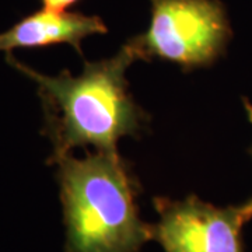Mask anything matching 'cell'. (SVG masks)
Returning a JSON list of instances; mask_svg holds the SVG:
<instances>
[{
    "label": "cell",
    "mask_w": 252,
    "mask_h": 252,
    "mask_svg": "<svg viewBox=\"0 0 252 252\" xmlns=\"http://www.w3.org/2000/svg\"><path fill=\"white\" fill-rule=\"evenodd\" d=\"M6 61L38 86L45 121L42 133L54 146L48 164L76 147L115 153L121 137L137 136L149 121L127 90L126 69L137 61L127 44L114 58L86 62L79 76L66 70L45 76L11 54H6Z\"/></svg>",
    "instance_id": "6da1fadb"
},
{
    "label": "cell",
    "mask_w": 252,
    "mask_h": 252,
    "mask_svg": "<svg viewBox=\"0 0 252 252\" xmlns=\"http://www.w3.org/2000/svg\"><path fill=\"white\" fill-rule=\"evenodd\" d=\"M58 165L66 252H139L153 240L152 224L139 216L140 182L118 152L87 153L79 160L72 154Z\"/></svg>",
    "instance_id": "7a4b0ae2"
},
{
    "label": "cell",
    "mask_w": 252,
    "mask_h": 252,
    "mask_svg": "<svg viewBox=\"0 0 252 252\" xmlns=\"http://www.w3.org/2000/svg\"><path fill=\"white\" fill-rule=\"evenodd\" d=\"M150 4L147 31L126 42L137 61L158 58L187 73L209 67L225 54L233 31L220 0H150Z\"/></svg>",
    "instance_id": "3957f363"
},
{
    "label": "cell",
    "mask_w": 252,
    "mask_h": 252,
    "mask_svg": "<svg viewBox=\"0 0 252 252\" xmlns=\"http://www.w3.org/2000/svg\"><path fill=\"white\" fill-rule=\"evenodd\" d=\"M158 223L153 240L165 252H245L243 227L248 223L243 206L219 207L196 195L182 200L154 198Z\"/></svg>",
    "instance_id": "277c9868"
},
{
    "label": "cell",
    "mask_w": 252,
    "mask_h": 252,
    "mask_svg": "<svg viewBox=\"0 0 252 252\" xmlns=\"http://www.w3.org/2000/svg\"><path fill=\"white\" fill-rule=\"evenodd\" d=\"M108 27L98 16L42 9L0 32V52L67 44L83 55L81 42L87 36L107 34Z\"/></svg>",
    "instance_id": "5b68a950"
},
{
    "label": "cell",
    "mask_w": 252,
    "mask_h": 252,
    "mask_svg": "<svg viewBox=\"0 0 252 252\" xmlns=\"http://www.w3.org/2000/svg\"><path fill=\"white\" fill-rule=\"evenodd\" d=\"M41 1L44 9L54 10V11H67L80 0H41Z\"/></svg>",
    "instance_id": "8992f818"
},
{
    "label": "cell",
    "mask_w": 252,
    "mask_h": 252,
    "mask_svg": "<svg viewBox=\"0 0 252 252\" xmlns=\"http://www.w3.org/2000/svg\"><path fill=\"white\" fill-rule=\"evenodd\" d=\"M244 102H245V108H247V112H248V117H250V121L252 122V105L247 101V99H244ZM250 154L252 156V147L250 149ZM243 206V210H244V215L247 217V220L250 221L252 219V199H250L248 202H245L241 205Z\"/></svg>",
    "instance_id": "52a82bcc"
}]
</instances>
